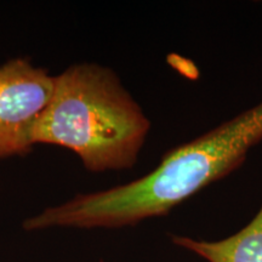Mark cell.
<instances>
[{
  "mask_svg": "<svg viewBox=\"0 0 262 262\" xmlns=\"http://www.w3.org/2000/svg\"><path fill=\"white\" fill-rule=\"evenodd\" d=\"M171 242L208 262H262V205L248 225L227 238L203 241L175 234Z\"/></svg>",
  "mask_w": 262,
  "mask_h": 262,
  "instance_id": "277c9868",
  "label": "cell"
},
{
  "mask_svg": "<svg viewBox=\"0 0 262 262\" xmlns=\"http://www.w3.org/2000/svg\"><path fill=\"white\" fill-rule=\"evenodd\" d=\"M149 118L112 68L80 62L55 75V89L33 131L35 145L73 152L90 172L130 170L150 131Z\"/></svg>",
  "mask_w": 262,
  "mask_h": 262,
  "instance_id": "7a4b0ae2",
  "label": "cell"
},
{
  "mask_svg": "<svg viewBox=\"0 0 262 262\" xmlns=\"http://www.w3.org/2000/svg\"><path fill=\"white\" fill-rule=\"evenodd\" d=\"M54 89L55 75L29 58L0 64V162L32 152L33 131Z\"/></svg>",
  "mask_w": 262,
  "mask_h": 262,
  "instance_id": "3957f363",
  "label": "cell"
},
{
  "mask_svg": "<svg viewBox=\"0 0 262 262\" xmlns=\"http://www.w3.org/2000/svg\"><path fill=\"white\" fill-rule=\"evenodd\" d=\"M262 141V101L189 142L168 150L158 165L134 181L80 193L26 219L27 232L54 227L123 228L172 209L237 170Z\"/></svg>",
  "mask_w": 262,
  "mask_h": 262,
  "instance_id": "6da1fadb",
  "label": "cell"
}]
</instances>
